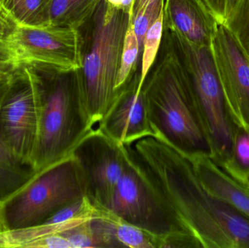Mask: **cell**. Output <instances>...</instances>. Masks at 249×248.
Returning <instances> with one entry per match:
<instances>
[{
	"instance_id": "obj_5",
	"label": "cell",
	"mask_w": 249,
	"mask_h": 248,
	"mask_svg": "<svg viewBox=\"0 0 249 248\" xmlns=\"http://www.w3.org/2000/svg\"><path fill=\"white\" fill-rule=\"evenodd\" d=\"M163 36L185 70L210 145L211 158L219 166L231 154L236 125L225 100L212 47L195 45L172 31L164 30Z\"/></svg>"
},
{
	"instance_id": "obj_8",
	"label": "cell",
	"mask_w": 249,
	"mask_h": 248,
	"mask_svg": "<svg viewBox=\"0 0 249 248\" xmlns=\"http://www.w3.org/2000/svg\"><path fill=\"white\" fill-rule=\"evenodd\" d=\"M18 65L40 63L67 71L82 66L80 30L70 26H13L3 38Z\"/></svg>"
},
{
	"instance_id": "obj_26",
	"label": "cell",
	"mask_w": 249,
	"mask_h": 248,
	"mask_svg": "<svg viewBox=\"0 0 249 248\" xmlns=\"http://www.w3.org/2000/svg\"><path fill=\"white\" fill-rule=\"evenodd\" d=\"M20 66L2 39H0V76L13 72Z\"/></svg>"
},
{
	"instance_id": "obj_11",
	"label": "cell",
	"mask_w": 249,
	"mask_h": 248,
	"mask_svg": "<svg viewBox=\"0 0 249 248\" xmlns=\"http://www.w3.org/2000/svg\"><path fill=\"white\" fill-rule=\"evenodd\" d=\"M139 74L122 87L118 98L96 125L98 131L120 144H130L155 135Z\"/></svg>"
},
{
	"instance_id": "obj_31",
	"label": "cell",
	"mask_w": 249,
	"mask_h": 248,
	"mask_svg": "<svg viewBox=\"0 0 249 248\" xmlns=\"http://www.w3.org/2000/svg\"><path fill=\"white\" fill-rule=\"evenodd\" d=\"M248 188H249V187H248Z\"/></svg>"
},
{
	"instance_id": "obj_12",
	"label": "cell",
	"mask_w": 249,
	"mask_h": 248,
	"mask_svg": "<svg viewBox=\"0 0 249 248\" xmlns=\"http://www.w3.org/2000/svg\"><path fill=\"white\" fill-rule=\"evenodd\" d=\"M107 208L125 221L148 231L160 234L168 232L143 181L129 162Z\"/></svg>"
},
{
	"instance_id": "obj_10",
	"label": "cell",
	"mask_w": 249,
	"mask_h": 248,
	"mask_svg": "<svg viewBox=\"0 0 249 248\" xmlns=\"http://www.w3.org/2000/svg\"><path fill=\"white\" fill-rule=\"evenodd\" d=\"M211 47L231 116L249 131V58L224 24H219Z\"/></svg>"
},
{
	"instance_id": "obj_15",
	"label": "cell",
	"mask_w": 249,
	"mask_h": 248,
	"mask_svg": "<svg viewBox=\"0 0 249 248\" xmlns=\"http://www.w3.org/2000/svg\"><path fill=\"white\" fill-rule=\"evenodd\" d=\"M93 204L96 209V218L106 223L115 248H165V234L148 231L125 221L106 207Z\"/></svg>"
},
{
	"instance_id": "obj_3",
	"label": "cell",
	"mask_w": 249,
	"mask_h": 248,
	"mask_svg": "<svg viewBox=\"0 0 249 248\" xmlns=\"http://www.w3.org/2000/svg\"><path fill=\"white\" fill-rule=\"evenodd\" d=\"M164 38L162 56L143 84L152 130L187 154L211 157L188 77L175 50Z\"/></svg>"
},
{
	"instance_id": "obj_22",
	"label": "cell",
	"mask_w": 249,
	"mask_h": 248,
	"mask_svg": "<svg viewBox=\"0 0 249 248\" xmlns=\"http://www.w3.org/2000/svg\"><path fill=\"white\" fill-rule=\"evenodd\" d=\"M223 24L249 60V0H235Z\"/></svg>"
},
{
	"instance_id": "obj_13",
	"label": "cell",
	"mask_w": 249,
	"mask_h": 248,
	"mask_svg": "<svg viewBox=\"0 0 249 248\" xmlns=\"http://www.w3.org/2000/svg\"><path fill=\"white\" fill-rule=\"evenodd\" d=\"M219 24L203 0H164V30L195 45L211 46Z\"/></svg>"
},
{
	"instance_id": "obj_21",
	"label": "cell",
	"mask_w": 249,
	"mask_h": 248,
	"mask_svg": "<svg viewBox=\"0 0 249 248\" xmlns=\"http://www.w3.org/2000/svg\"><path fill=\"white\" fill-rule=\"evenodd\" d=\"M163 5L164 0H135L130 24L139 40L141 54L145 34L163 10Z\"/></svg>"
},
{
	"instance_id": "obj_30",
	"label": "cell",
	"mask_w": 249,
	"mask_h": 248,
	"mask_svg": "<svg viewBox=\"0 0 249 248\" xmlns=\"http://www.w3.org/2000/svg\"><path fill=\"white\" fill-rule=\"evenodd\" d=\"M0 228H1V230H2V227H1V223H0ZM2 231H3V230H2ZM0 231H1V230H0Z\"/></svg>"
},
{
	"instance_id": "obj_19",
	"label": "cell",
	"mask_w": 249,
	"mask_h": 248,
	"mask_svg": "<svg viewBox=\"0 0 249 248\" xmlns=\"http://www.w3.org/2000/svg\"><path fill=\"white\" fill-rule=\"evenodd\" d=\"M235 181L249 186V131L236 125L229 157L219 165Z\"/></svg>"
},
{
	"instance_id": "obj_16",
	"label": "cell",
	"mask_w": 249,
	"mask_h": 248,
	"mask_svg": "<svg viewBox=\"0 0 249 248\" xmlns=\"http://www.w3.org/2000/svg\"><path fill=\"white\" fill-rule=\"evenodd\" d=\"M52 0H0V13L13 26H48Z\"/></svg>"
},
{
	"instance_id": "obj_29",
	"label": "cell",
	"mask_w": 249,
	"mask_h": 248,
	"mask_svg": "<svg viewBox=\"0 0 249 248\" xmlns=\"http://www.w3.org/2000/svg\"><path fill=\"white\" fill-rule=\"evenodd\" d=\"M12 73L13 72L0 76V99H1V96H3L5 90H7L9 84H10Z\"/></svg>"
},
{
	"instance_id": "obj_1",
	"label": "cell",
	"mask_w": 249,
	"mask_h": 248,
	"mask_svg": "<svg viewBox=\"0 0 249 248\" xmlns=\"http://www.w3.org/2000/svg\"><path fill=\"white\" fill-rule=\"evenodd\" d=\"M124 147L166 226L165 248H249V218L204 189L185 152L158 133Z\"/></svg>"
},
{
	"instance_id": "obj_7",
	"label": "cell",
	"mask_w": 249,
	"mask_h": 248,
	"mask_svg": "<svg viewBox=\"0 0 249 248\" xmlns=\"http://www.w3.org/2000/svg\"><path fill=\"white\" fill-rule=\"evenodd\" d=\"M0 129L15 159L32 170L37 142V109L33 84L24 65L13 71L0 99Z\"/></svg>"
},
{
	"instance_id": "obj_4",
	"label": "cell",
	"mask_w": 249,
	"mask_h": 248,
	"mask_svg": "<svg viewBox=\"0 0 249 248\" xmlns=\"http://www.w3.org/2000/svg\"><path fill=\"white\" fill-rule=\"evenodd\" d=\"M130 15L99 3L81 33L82 66L74 71L95 128L118 98L116 89Z\"/></svg>"
},
{
	"instance_id": "obj_17",
	"label": "cell",
	"mask_w": 249,
	"mask_h": 248,
	"mask_svg": "<svg viewBox=\"0 0 249 248\" xmlns=\"http://www.w3.org/2000/svg\"><path fill=\"white\" fill-rule=\"evenodd\" d=\"M102 0H52L48 26H70L80 29L94 14Z\"/></svg>"
},
{
	"instance_id": "obj_6",
	"label": "cell",
	"mask_w": 249,
	"mask_h": 248,
	"mask_svg": "<svg viewBox=\"0 0 249 248\" xmlns=\"http://www.w3.org/2000/svg\"><path fill=\"white\" fill-rule=\"evenodd\" d=\"M87 195L83 170L74 156L33 178L0 205L3 231L40 225L57 211Z\"/></svg>"
},
{
	"instance_id": "obj_28",
	"label": "cell",
	"mask_w": 249,
	"mask_h": 248,
	"mask_svg": "<svg viewBox=\"0 0 249 248\" xmlns=\"http://www.w3.org/2000/svg\"><path fill=\"white\" fill-rule=\"evenodd\" d=\"M13 25L0 13V39L4 38L13 28Z\"/></svg>"
},
{
	"instance_id": "obj_18",
	"label": "cell",
	"mask_w": 249,
	"mask_h": 248,
	"mask_svg": "<svg viewBox=\"0 0 249 248\" xmlns=\"http://www.w3.org/2000/svg\"><path fill=\"white\" fill-rule=\"evenodd\" d=\"M35 175L33 170L15 159L0 129V205L20 190Z\"/></svg>"
},
{
	"instance_id": "obj_23",
	"label": "cell",
	"mask_w": 249,
	"mask_h": 248,
	"mask_svg": "<svg viewBox=\"0 0 249 248\" xmlns=\"http://www.w3.org/2000/svg\"><path fill=\"white\" fill-rule=\"evenodd\" d=\"M140 56L139 40L130 21L124 37L121 67L117 80V90H119L124 87L134 77L138 61Z\"/></svg>"
},
{
	"instance_id": "obj_24",
	"label": "cell",
	"mask_w": 249,
	"mask_h": 248,
	"mask_svg": "<svg viewBox=\"0 0 249 248\" xmlns=\"http://www.w3.org/2000/svg\"><path fill=\"white\" fill-rule=\"evenodd\" d=\"M24 248H71L68 240L59 234H51L36 239L23 245Z\"/></svg>"
},
{
	"instance_id": "obj_9",
	"label": "cell",
	"mask_w": 249,
	"mask_h": 248,
	"mask_svg": "<svg viewBox=\"0 0 249 248\" xmlns=\"http://www.w3.org/2000/svg\"><path fill=\"white\" fill-rule=\"evenodd\" d=\"M86 180L90 202L108 208L128 162L124 144L93 129L73 152Z\"/></svg>"
},
{
	"instance_id": "obj_27",
	"label": "cell",
	"mask_w": 249,
	"mask_h": 248,
	"mask_svg": "<svg viewBox=\"0 0 249 248\" xmlns=\"http://www.w3.org/2000/svg\"><path fill=\"white\" fill-rule=\"evenodd\" d=\"M108 5L117 10H122L131 16L135 0H104Z\"/></svg>"
},
{
	"instance_id": "obj_25",
	"label": "cell",
	"mask_w": 249,
	"mask_h": 248,
	"mask_svg": "<svg viewBox=\"0 0 249 248\" xmlns=\"http://www.w3.org/2000/svg\"><path fill=\"white\" fill-rule=\"evenodd\" d=\"M219 23L228 18L235 0H203Z\"/></svg>"
},
{
	"instance_id": "obj_2",
	"label": "cell",
	"mask_w": 249,
	"mask_h": 248,
	"mask_svg": "<svg viewBox=\"0 0 249 248\" xmlns=\"http://www.w3.org/2000/svg\"><path fill=\"white\" fill-rule=\"evenodd\" d=\"M22 65L30 75L37 109V142L32 167L36 175L72 156L96 128L74 71L40 63Z\"/></svg>"
},
{
	"instance_id": "obj_14",
	"label": "cell",
	"mask_w": 249,
	"mask_h": 248,
	"mask_svg": "<svg viewBox=\"0 0 249 248\" xmlns=\"http://www.w3.org/2000/svg\"><path fill=\"white\" fill-rule=\"evenodd\" d=\"M187 155L204 189L249 218V188L232 179L209 156Z\"/></svg>"
},
{
	"instance_id": "obj_20",
	"label": "cell",
	"mask_w": 249,
	"mask_h": 248,
	"mask_svg": "<svg viewBox=\"0 0 249 248\" xmlns=\"http://www.w3.org/2000/svg\"><path fill=\"white\" fill-rule=\"evenodd\" d=\"M163 36V10L149 26L142 45V67L139 73V88L142 89L146 76L155 64Z\"/></svg>"
}]
</instances>
